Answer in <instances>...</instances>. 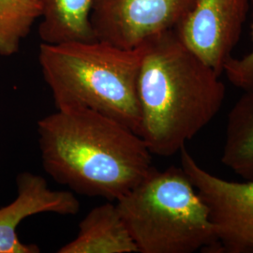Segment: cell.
I'll use <instances>...</instances> for the list:
<instances>
[{"label":"cell","mask_w":253,"mask_h":253,"mask_svg":"<svg viewBox=\"0 0 253 253\" xmlns=\"http://www.w3.org/2000/svg\"><path fill=\"white\" fill-rule=\"evenodd\" d=\"M58 253H135V243L117 204L108 201L87 213L76 237L57 250Z\"/></svg>","instance_id":"9"},{"label":"cell","mask_w":253,"mask_h":253,"mask_svg":"<svg viewBox=\"0 0 253 253\" xmlns=\"http://www.w3.org/2000/svg\"><path fill=\"white\" fill-rule=\"evenodd\" d=\"M141 48L139 135L152 155L169 157L217 116L226 88L220 75L192 53L174 29L150 38Z\"/></svg>","instance_id":"2"},{"label":"cell","mask_w":253,"mask_h":253,"mask_svg":"<svg viewBox=\"0 0 253 253\" xmlns=\"http://www.w3.org/2000/svg\"><path fill=\"white\" fill-rule=\"evenodd\" d=\"M17 195L0 208V253H39L41 249L19 239L17 228L27 217L54 213L73 216L80 210V202L72 191L54 190L45 178L31 172H20L16 177Z\"/></svg>","instance_id":"8"},{"label":"cell","mask_w":253,"mask_h":253,"mask_svg":"<svg viewBox=\"0 0 253 253\" xmlns=\"http://www.w3.org/2000/svg\"><path fill=\"white\" fill-rule=\"evenodd\" d=\"M221 162L245 180H253V90L245 91L229 113Z\"/></svg>","instance_id":"11"},{"label":"cell","mask_w":253,"mask_h":253,"mask_svg":"<svg viewBox=\"0 0 253 253\" xmlns=\"http://www.w3.org/2000/svg\"><path fill=\"white\" fill-rule=\"evenodd\" d=\"M181 168L208 207L218 246L231 253H253V180L220 178L204 169L184 146Z\"/></svg>","instance_id":"5"},{"label":"cell","mask_w":253,"mask_h":253,"mask_svg":"<svg viewBox=\"0 0 253 253\" xmlns=\"http://www.w3.org/2000/svg\"><path fill=\"white\" fill-rule=\"evenodd\" d=\"M116 204L139 253H191L218 246L208 207L182 168H154Z\"/></svg>","instance_id":"4"},{"label":"cell","mask_w":253,"mask_h":253,"mask_svg":"<svg viewBox=\"0 0 253 253\" xmlns=\"http://www.w3.org/2000/svg\"><path fill=\"white\" fill-rule=\"evenodd\" d=\"M253 49L241 58L231 56L223 68L228 80L245 91L253 90V24L252 29Z\"/></svg>","instance_id":"13"},{"label":"cell","mask_w":253,"mask_h":253,"mask_svg":"<svg viewBox=\"0 0 253 253\" xmlns=\"http://www.w3.org/2000/svg\"><path fill=\"white\" fill-rule=\"evenodd\" d=\"M196 0H92L90 21L98 41L135 49L174 29Z\"/></svg>","instance_id":"6"},{"label":"cell","mask_w":253,"mask_h":253,"mask_svg":"<svg viewBox=\"0 0 253 253\" xmlns=\"http://www.w3.org/2000/svg\"><path fill=\"white\" fill-rule=\"evenodd\" d=\"M37 131L44 171L84 196L117 202L155 168L141 136L90 109L56 108Z\"/></svg>","instance_id":"1"},{"label":"cell","mask_w":253,"mask_h":253,"mask_svg":"<svg viewBox=\"0 0 253 253\" xmlns=\"http://www.w3.org/2000/svg\"><path fill=\"white\" fill-rule=\"evenodd\" d=\"M250 0H196L174 28L181 42L219 75L240 40Z\"/></svg>","instance_id":"7"},{"label":"cell","mask_w":253,"mask_h":253,"mask_svg":"<svg viewBox=\"0 0 253 253\" xmlns=\"http://www.w3.org/2000/svg\"><path fill=\"white\" fill-rule=\"evenodd\" d=\"M39 18L41 7L37 0H0V55L16 54Z\"/></svg>","instance_id":"12"},{"label":"cell","mask_w":253,"mask_h":253,"mask_svg":"<svg viewBox=\"0 0 253 253\" xmlns=\"http://www.w3.org/2000/svg\"><path fill=\"white\" fill-rule=\"evenodd\" d=\"M141 56V45L127 50L100 41L42 42L39 63L56 108L90 109L139 135L137 80Z\"/></svg>","instance_id":"3"},{"label":"cell","mask_w":253,"mask_h":253,"mask_svg":"<svg viewBox=\"0 0 253 253\" xmlns=\"http://www.w3.org/2000/svg\"><path fill=\"white\" fill-rule=\"evenodd\" d=\"M42 23L39 36L43 43L92 42L98 41L91 25L92 0H37Z\"/></svg>","instance_id":"10"}]
</instances>
